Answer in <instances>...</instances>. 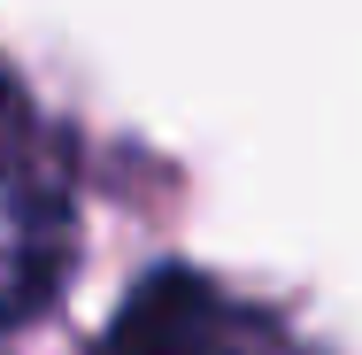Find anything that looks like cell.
<instances>
[{"instance_id": "cell-2", "label": "cell", "mask_w": 362, "mask_h": 355, "mask_svg": "<svg viewBox=\"0 0 362 355\" xmlns=\"http://www.w3.org/2000/svg\"><path fill=\"white\" fill-rule=\"evenodd\" d=\"M93 355H316V348L300 340V325L247 301L239 286L162 263L116 301Z\"/></svg>"}, {"instance_id": "cell-1", "label": "cell", "mask_w": 362, "mask_h": 355, "mask_svg": "<svg viewBox=\"0 0 362 355\" xmlns=\"http://www.w3.org/2000/svg\"><path fill=\"white\" fill-rule=\"evenodd\" d=\"M70 178L54 132L0 85V332L31 325L70 271Z\"/></svg>"}]
</instances>
